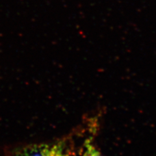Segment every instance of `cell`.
Returning a JSON list of instances; mask_svg holds the SVG:
<instances>
[{
  "label": "cell",
  "mask_w": 156,
  "mask_h": 156,
  "mask_svg": "<svg viewBox=\"0 0 156 156\" xmlns=\"http://www.w3.org/2000/svg\"><path fill=\"white\" fill-rule=\"evenodd\" d=\"M3 156H69L61 141L20 143L7 146Z\"/></svg>",
  "instance_id": "obj_1"
},
{
  "label": "cell",
  "mask_w": 156,
  "mask_h": 156,
  "mask_svg": "<svg viewBox=\"0 0 156 156\" xmlns=\"http://www.w3.org/2000/svg\"><path fill=\"white\" fill-rule=\"evenodd\" d=\"M83 146L82 156H103L90 139L85 140Z\"/></svg>",
  "instance_id": "obj_2"
}]
</instances>
